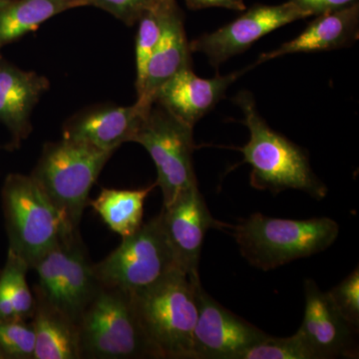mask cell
<instances>
[{
	"instance_id": "cell-1",
	"label": "cell",
	"mask_w": 359,
	"mask_h": 359,
	"mask_svg": "<svg viewBox=\"0 0 359 359\" xmlns=\"http://www.w3.org/2000/svg\"><path fill=\"white\" fill-rule=\"evenodd\" d=\"M200 285L199 275L176 269L155 285L131 294L156 358L193 359Z\"/></svg>"
},
{
	"instance_id": "cell-2",
	"label": "cell",
	"mask_w": 359,
	"mask_h": 359,
	"mask_svg": "<svg viewBox=\"0 0 359 359\" xmlns=\"http://www.w3.org/2000/svg\"><path fill=\"white\" fill-rule=\"evenodd\" d=\"M235 102L244 113V124L250 131L249 142L238 150L252 167L250 185L273 194L297 190L316 200L325 198L327 187L313 173L306 151L266 124L252 93L241 91Z\"/></svg>"
},
{
	"instance_id": "cell-3",
	"label": "cell",
	"mask_w": 359,
	"mask_h": 359,
	"mask_svg": "<svg viewBox=\"0 0 359 359\" xmlns=\"http://www.w3.org/2000/svg\"><path fill=\"white\" fill-rule=\"evenodd\" d=\"M113 154L65 138L45 144L30 176L56 208L68 230L79 231L90 191Z\"/></svg>"
},
{
	"instance_id": "cell-4",
	"label": "cell",
	"mask_w": 359,
	"mask_h": 359,
	"mask_svg": "<svg viewBox=\"0 0 359 359\" xmlns=\"http://www.w3.org/2000/svg\"><path fill=\"white\" fill-rule=\"evenodd\" d=\"M241 254L250 266L268 271L328 249L339 237L332 219L271 218L256 212L233 228Z\"/></svg>"
},
{
	"instance_id": "cell-5",
	"label": "cell",
	"mask_w": 359,
	"mask_h": 359,
	"mask_svg": "<svg viewBox=\"0 0 359 359\" xmlns=\"http://www.w3.org/2000/svg\"><path fill=\"white\" fill-rule=\"evenodd\" d=\"M1 207L8 252L27 264L29 269L66 233L56 208L32 177L11 174L1 189Z\"/></svg>"
},
{
	"instance_id": "cell-6",
	"label": "cell",
	"mask_w": 359,
	"mask_h": 359,
	"mask_svg": "<svg viewBox=\"0 0 359 359\" xmlns=\"http://www.w3.org/2000/svg\"><path fill=\"white\" fill-rule=\"evenodd\" d=\"M80 359L156 358L131 294L101 287L77 325Z\"/></svg>"
},
{
	"instance_id": "cell-7",
	"label": "cell",
	"mask_w": 359,
	"mask_h": 359,
	"mask_svg": "<svg viewBox=\"0 0 359 359\" xmlns=\"http://www.w3.org/2000/svg\"><path fill=\"white\" fill-rule=\"evenodd\" d=\"M32 269L39 278L34 287L35 299L78 325L101 287L79 231L63 236Z\"/></svg>"
},
{
	"instance_id": "cell-8",
	"label": "cell",
	"mask_w": 359,
	"mask_h": 359,
	"mask_svg": "<svg viewBox=\"0 0 359 359\" xmlns=\"http://www.w3.org/2000/svg\"><path fill=\"white\" fill-rule=\"evenodd\" d=\"M176 269H181L161 214L142 224L133 235L100 263L94 264L101 287L133 294L155 285Z\"/></svg>"
},
{
	"instance_id": "cell-9",
	"label": "cell",
	"mask_w": 359,
	"mask_h": 359,
	"mask_svg": "<svg viewBox=\"0 0 359 359\" xmlns=\"http://www.w3.org/2000/svg\"><path fill=\"white\" fill-rule=\"evenodd\" d=\"M193 129L154 103L132 140L143 146L154 161L155 184L162 191L163 205L198 185L193 167Z\"/></svg>"
},
{
	"instance_id": "cell-10",
	"label": "cell",
	"mask_w": 359,
	"mask_h": 359,
	"mask_svg": "<svg viewBox=\"0 0 359 359\" xmlns=\"http://www.w3.org/2000/svg\"><path fill=\"white\" fill-rule=\"evenodd\" d=\"M306 18H309L308 14L290 0L278 6L255 4L216 32L205 33L193 40L190 42L191 51L205 54L212 67L218 68L233 56L248 50L269 33Z\"/></svg>"
},
{
	"instance_id": "cell-11",
	"label": "cell",
	"mask_w": 359,
	"mask_h": 359,
	"mask_svg": "<svg viewBox=\"0 0 359 359\" xmlns=\"http://www.w3.org/2000/svg\"><path fill=\"white\" fill-rule=\"evenodd\" d=\"M198 302L193 359H240L245 351L269 335L219 304L202 285Z\"/></svg>"
},
{
	"instance_id": "cell-12",
	"label": "cell",
	"mask_w": 359,
	"mask_h": 359,
	"mask_svg": "<svg viewBox=\"0 0 359 359\" xmlns=\"http://www.w3.org/2000/svg\"><path fill=\"white\" fill-rule=\"evenodd\" d=\"M304 295V320L297 332L316 358H358V330L340 316L327 292L313 280H306Z\"/></svg>"
},
{
	"instance_id": "cell-13",
	"label": "cell",
	"mask_w": 359,
	"mask_h": 359,
	"mask_svg": "<svg viewBox=\"0 0 359 359\" xmlns=\"http://www.w3.org/2000/svg\"><path fill=\"white\" fill-rule=\"evenodd\" d=\"M163 224L179 266L190 275H199V262L205 233L218 224L208 209L198 185L180 193L163 205Z\"/></svg>"
},
{
	"instance_id": "cell-14",
	"label": "cell",
	"mask_w": 359,
	"mask_h": 359,
	"mask_svg": "<svg viewBox=\"0 0 359 359\" xmlns=\"http://www.w3.org/2000/svg\"><path fill=\"white\" fill-rule=\"evenodd\" d=\"M151 108L137 101L131 106L105 104L85 108L65 123L62 138L114 153L122 144L133 140Z\"/></svg>"
},
{
	"instance_id": "cell-15",
	"label": "cell",
	"mask_w": 359,
	"mask_h": 359,
	"mask_svg": "<svg viewBox=\"0 0 359 359\" xmlns=\"http://www.w3.org/2000/svg\"><path fill=\"white\" fill-rule=\"evenodd\" d=\"M244 71L209 79L200 78L192 67L180 71L156 92L154 103L193 127L224 98L226 90Z\"/></svg>"
},
{
	"instance_id": "cell-16",
	"label": "cell",
	"mask_w": 359,
	"mask_h": 359,
	"mask_svg": "<svg viewBox=\"0 0 359 359\" xmlns=\"http://www.w3.org/2000/svg\"><path fill=\"white\" fill-rule=\"evenodd\" d=\"M50 82L34 71H25L0 58V123L8 129L7 149L21 145L32 131V114Z\"/></svg>"
},
{
	"instance_id": "cell-17",
	"label": "cell",
	"mask_w": 359,
	"mask_h": 359,
	"mask_svg": "<svg viewBox=\"0 0 359 359\" xmlns=\"http://www.w3.org/2000/svg\"><path fill=\"white\" fill-rule=\"evenodd\" d=\"M184 18L177 0H165L162 33L149 62L145 83L140 95L137 96V102L152 107L160 87L180 71L192 67V51L187 39Z\"/></svg>"
},
{
	"instance_id": "cell-18",
	"label": "cell",
	"mask_w": 359,
	"mask_h": 359,
	"mask_svg": "<svg viewBox=\"0 0 359 359\" xmlns=\"http://www.w3.org/2000/svg\"><path fill=\"white\" fill-rule=\"evenodd\" d=\"M359 4L318 14L295 39L262 54L257 65L295 53L346 48L358 39Z\"/></svg>"
},
{
	"instance_id": "cell-19",
	"label": "cell",
	"mask_w": 359,
	"mask_h": 359,
	"mask_svg": "<svg viewBox=\"0 0 359 359\" xmlns=\"http://www.w3.org/2000/svg\"><path fill=\"white\" fill-rule=\"evenodd\" d=\"M34 359H80L78 327L65 314L35 299Z\"/></svg>"
},
{
	"instance_id": "cell-20",
	"label": "cell",
	"mask_w": 359,
	"mask_h": 359,
	"mask_svg": "<svg viewBox=\"0 0 359 359\" xmlns=\"http://www.w3.org/2000/svg\"><path fill=\"white\" fill-rule=\"evenodd\" d=\"M84 6L88 0H9L0 6V49L54 16Z\"/></svg>"
},
{
	"instance_id": "cell-21",
	"label": "cell",
	"mask_w": 359,
	"mask_h": 359,
	"mask_svg": "<svg viewBox=\"0 0 359 359\" xmlns=\"http://www.w3.org/2000/svg\"><path fill=\"white\" fill-rule=\"evenodd\" d=\"M156 184L138 190H101L88 205L99 215L108 228L121 238L129 237L143 224L144 204Z\"/></svg>"
},
{
	"instance_id": "cell-22",
	"label": "cell",
	"mask_w": 359,
	"mask_h": 359,
	"mask_svg": "<svg viewBox=\"0 0 359 359\" xmlns=\"http://www.w3.org/2000/svg\"><path fill=\"white\" fill-rule=\"evenodd\" d=\"M29 266L20 257L7 252L0 271V320H32L35 297L27 283Z\"/></svg>"
},
{
	"instance_id": "cell-23",
	"label": "cell",
	"mask_w": 359,
	"mask_h": 359,
	"mask_svg": "<svg viewBox=\"0 0 359 359\" xmlns=\"http://www.w3.org/2000/svg\"><path fill=\"white\" fill-rule=\"evenodd\" d=\"M165 0L154 8L150 9L139 20L135 43V61H136L137 96L140 95L145 83L146 73L150 59L159 41L164 22Z\"/></svg>"
},
{
	"instance_id": "cell-24",
	"label": "cell",
	"mask_w": 359,
	"mask_h": 359,
	"mask_svg": "<svg viewBox=\"0 0 359 359\" xmlns=\"http://www.w3.org/2000/svg\"><path fill=\"white\" fill-rule=\"evenodd\" d=\"M32 320H0V359H34Z\"/></svg>"
},
{
	"instance_id": "cell-25",
	"label": "cell",
	"mask_w": 359,
	"mask_h": 359,
	"mask_svg": "<svg viewBox=\"0 0 359 359\" xmlns=\"http://www.w3.org/2000/svg\"><path fill=\"white\" fill-rule=\"evenodd\" d=\"M240 359H318L301 335L268 337L245 351Z\"/></svg>"
},
{
	"instance_id": "cell-26",
	"label": "cell",
	"mask_w": 359,
	"mask_h": 359,
	"mask_svg": "<svg viewBox=\"0 0 359 359\" xmlns=\"http://www.w3.org/2000/svg\"><path fill=\"white\" fill-rule=\"evenodd\" d=\"M330 301L340 316L358 330L359 327V271L354 269L334 289L327 292Z\"/></svg>"
},
{
	"instance_id": "cell-27",
	"label": "cell",
	"mask_w": 359,
	"mask_h": 359,
	"mask_svg": "<svg viewBox=\"0 0 359 359\" xmlns=\"http://www.w3.org/2000/svg\"><path fill=\"white\" fill-rule=\"evenodd\" d=\"M162 0H88V6L110 13L127 26H133Z\"/></svg>"
},
{
	"instance_id": "cell-28",
	"label": "cell",
	"mask_w": 359,
	"mask_h": 359,
	"mask_svg": "<svg viewBox=\"0 0 359 359\" xmlns=\"http://www.w3.org/2000/svg\"><path fill=\"white\" fill-rule=\"evenodd\" d=\"M309 16L337 11L358 4V0H290Z\"/></svg>"
},
{
	"instance_id": "cell-29",
	"label": "cell",
	"mask_w": 359,
	"mask_h": 359,
	"mask_svg": "<svg viewBox=\"0 0 359 359\" xmlns=\"http://www.w3.org/2000/svg\"><path fill=\"white\" fill-rule=\"evenodd\" d=\"M187 7L191 11L210 8V7H221L229 11L243 13L247 9L244 0H186Z\"/></svg>"
},
{
	"instance_id": "cell-30",
	"label": "cell",
	"mask_w": 359,
	"mask_h": 359,
	"mask_svg": "<svg viewBox=\"0 0 359 359\" xmlns=\"http://www.w3.org/2000/svg\"><path fill=\"white\" fill-rule=\"evenodd\" d=\"M7 1H9V0H0V6H1V4H6Z\"/></svg>"
},
{
	"instance_id": "cell-31",
	"label": "cell",
	"mask_w": 359,
	"mask_h": 359,
	"mask_svg": "<svg viewBox=\"0 0 359 359\" xmlns=\"http://www.w3.org/2000/svg\"><path fill=\"white\" fill-rule=\"evenodd\" d=\"M0 58H1V55H0Z\"/></svg>"
}]
</instances>
